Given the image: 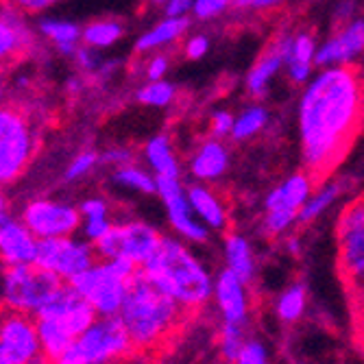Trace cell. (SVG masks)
<instances>
[{
	"instance_id": "30",
	"label": "cell",
	"mask_w": 364,
	"mask_h": 364,
	"mask_svg": "<svg viewBox=\"0 0 364 364\" xmlns=\"http://www.w3.org/2000/svg\"><path fill=\"white\" fill-rule=\"evenodd\" d=\"M341 192H343V183H332V186H327V188L318 190L312 198H308V203L301 208L299 218H296V220H299L301 225L314 220L318 214H323L329 205L334 203V198H336Z\"/></svg>"
},
{
	"instance_id": "26",
	"label": "cell",
	"mask_w": 364,
	"mask_h": 364,
	"mask_svg": "<svg viewBox=\"0 0 364 364\" xmlns=\"http://www.w3.org/2000/svg\"><path fill=\"white\" fill-rule=\"evenodd\" d=\"M146 157L159 177H179V166L173 157V149L166 136H157L146 144Z\"/></svg>"
},
{
	"instance_id": "54",
	"label": "cell",
	"mask_w": 364,
	"mask_h": 364,
	"mask_svg": "<svg viewBox=\"0 0 364 364\" xmlns=\"http://www.w3.org/2000/svg\"><path fill=\"white\" fill-rule=\"evenodd\" d=\"M153 3H161V0H153Z\"/></svg>"
},
{
	"instance_id": "55",
	"label": "cell",
	"mask_w": 364,
	"mask_h": 364,
	"mask_svg": "<svg viewBox=\"0 0 364 364\" xmlns=\"http://www.w3.org/2000/svg\"><path fill=\"white\" fill-rule=\"evenodd\" d=\"M0 3H3V0H0Z\"/></svg>"
},
{
	"instance_id": "28",
	"label": "cell",
	"mask_w": 364,
	"mask_h": 364,
	"mask_svg": "<svg viewBox=\"0 0 364 364\" xmlns=\"http://www.w3.org/2000/svg\"><path fill=\"white\" fill-rule=\"evenodd\" d=\"M306 304H308V294L306 288L301 284H294L288 290L282 292L279 301H277V316L284 323H294L299 321L306 312Z\"/></svg>"
},
{
	"instance_id": "38",
	"label": "cell",
	"mask_w": 364,
	"mask_h": 364,
	"mask_svg": "<svg viewBox=\"0 0 364 364\" xmlns=\"http://www.w3.org/2000/svg\"><path fill=\"white\" fill-rule=\"evenodd\" d=\"M234 364H269L267 349H264V345L257 341H247V345L242 347V351Z\"/></svg>"
},
{
	"instance_id": "50",
	"label": "cell",
	"mask_w": 364,
	"mask_h": 364,
	"mask_svg": "<svg viewBox=\"0 0 364 364\" xmlns=\"http://www.w3.org/2000/svg\"><path fill=\"white\" fill-rule=\"evenodd\" d=\"M282 3H284V0H253L251 7H255V9H275Z\"/></svg>"
},
{
	"instance_id": "45",
	"label": "cell",
	"mask_w": 364,
	"mask_h": 364,
	"mask_svg": "<svg viewBox=\"0 0 364 364\" xmlns=\"http://www.w3.org/2000/svg\"><path fill=\"white\" fill-rule=\"evenodd\" d=\"M353 312V341L358 349L364 353V312L362 310H351Z\"/></svg>"
},
{
	"instance_id": "44",
	"label": "cell",
	"mask_w": 364,
	"mask_h": 364,
	"mask_svg": "<svg viewBox=\"0 0 364 364\" xmlns=\"http://www.w3.org/2000/svg\"><path fill=\"white\" fill-rule=\"evenodd\" d=\"M166 65H168V59L166 57H153L151 61H149V65H146V77L151 79V81H159L161 79V75H164V70H166Z\"/></svg>"
},
{
	"instance_id": "27",
	"label": "cell",
	"mask_w": 364,
	"mask_h": 364,
	"mask_svg": "<svg viewBox=\"0 0 364 364\" xmlns=\"http://www.w3.org/2000/svg\"><path fill=\"white\" fill-rule=\"evenodd\" d=\"M122 36V26L116 20H94L83 28V44L90 48H107L118 42Z\"/></svg>"
},
{
	"instance_id": "40",
	"label": "cell",
	"mask_w": 364,
	"mask_h": 364,
	"mask_svg": "<svg viewBox=\"0 0 364 364\" xmlns=\"http://www.w3.org/2000/svg\"><path fill=\"white\" fill-rule=\"evenodd\" d=\"M7 3H11L26 16H36V14H42L46 9L55 7L59 0H7Z\"/></svg>"
},
{
	"instance_id": "21",
	"label": "cell",
	"mask_w": 364,
	"mask_h": 364,
	"mask_svg": "<svg viewBox=\"0 0 364 364\" xmlns=\"http://www.w3.org/2000/svg\"><path fill=\"white\" fill-rule=\"evenodd\" d=\"M40 36L55 44V48L63 55H75L79 50V42L83 31L68 22V20H42L40 22Z\"/></svg>"
},
{
	"instance_id": "3",
	"label": "cell",
	"mask_w": 364,
	"mask_h": 364,
	"mask_svg": "<svg viewBox=\"0 0 364 364\" xmlns=\"http://www.w3.org/2000/svg\"><path fill=\"white\" fill-rule=\"evenodd\" d=\"M161 292L173 296L190 312H198L214 294V282L205 267L183 245L164 238L157 253L140 269Z\"/></svg>"
},
{
	"instance_id": "35",
	"label": "cell",
	"mask_w": 364,
	"mask_h": 364,
	"mask_svg": "<svg viewBox=\"0 0 364 364\" xmlns=\"http://www.w3.org/2000/svg\"><path fill=\"white\" fill-rule=\"evenodd\" d=\"M264 120H267V114H264V109H259V107L249 109L247 114H242V118L238 122H234V138L236 140H245V138L253 136L255 131L264 124Z\"/></svg>"
},
{
	"instance_id": "49",
	"label": "cell",
	"mask_w": 364,
	"mask_h": 364,
	"mask_svg": "<svg viewBox=\"0 0 364 364\" xmlns=\"http://www.w3.org/2000/svg\"><path fill=\"white\" fill-rule=\"evenodd\" d=\"M7 92H9V83H7V73L5 68H0V105L7 101Z\"/></svg>"
},
{
	"instance_id": "43",
	"label": "cell",
	"mask_w": 364,
	"mask_h": 364,
	"mask_svg": "<svg viewBox=\"0 0 364 364\" xmlns=\"http://www.w3.org/2000/svg\"><path fill=\"white\" fill-rule=\"evenodd\" d=\"M229 129H234V120H231L229 114L218 112V114L212 118V134H214V136H225Z\"/></svg>"
},
{
	"instance_id": "47",
	"label": "cell",
	"mask_w": 364,
	"mask_h": 364,
	"mask_svg": "<svg viewBox=\"0 0 364 364\" xmlns=\"http://www.w3.org/2000/svg\"><path fill=\"white\" fill-rule=\"evenodd\" d=\"M190 5H192V0H171L166 14H168V18H179L181 14H186L190 9Z\"/></svg>"
},
{
	"instance_id": "42",
	"label": "cell",
	"mask_w": 364,
	"mask_h": 364,
	"mask_svg": "<svg viewBox=\"0 0 364 364\" xmlns=\"http://www.w3.org/2000/svg\"><path fill=\"white\" fill-rule=\"evenodd\" d=\"M75 59H77V63L81 65L83 70H87V73H92V70H96V65H98V55H96V48H90V46H79V50L75 53Z\"/></svg>"
},
{
	"instance_id": "36",
	"label": "cell",
	"mask_w": 364,
	"mask_h": 364,
	"mask_svg": "<svg viewBox=\"0 0 364 364\" xmlns=\"http://www.w3.org/2000/svg\"><path fill=\"white\" fill-rule=\"evenodd\" d=\"M296 218H299V212L294 210H269L267 220H264V231L269 236H277L284 229H288Z\"/></svg>"
},
{
	"instance_id": "2",
	"label": "cell",
	"mask_w": 364,
	"mask_h": 364,
	"mask_svg": "<svg viewBox=\"0 0 364 364\" xmlns=\"http://www.w3.org/2000/svg\"><path fill=\"white\" fill-rule=\"evenodd\" d=\"M192 316L194 312L153 286L142 271L131 282L118 314L136 353L151 358L171 349Z\"/></svg>"
},
{
	"instance_id": "9",
	"label": "cell",
	"mask_w": 364,
	"mask_h": 364,
	"mask_svg": "<svg viewBox=\"0 0 364 364\" xmlns=\"http://www.w3.org/2000/svg\"><path fill=\"white\" fill-rule=\"evenodd\" d=\"M70 286L92 306L98 316H118L131 282L122 279L109 267V262L98 259L94 267L75 277Z\"/></svg>"
},
{
	"instance_id": "31",
	"label": "cell",
	"mask_w": 364,
	"mask_h": 364,
	"mask_svg": "<svg viewBox=\"0 0 364 364\" xmlns=\"http://www.w3.org/2000/svg\"><path fill=\"white\" fill-rule=\"evenodd\" d=\"M314 53V42L310 36H299L294 42V50L290 57V75L294 81H304L310 73V61Z\"/></svg>"
},
{
	"instance_id": "29",
	"label": "cell",
	"mask_w": 364,
	"mask_h": 364,
	"mask_svg": "<svg viewBox=\"0 0 364 364\" xmlns=\"http://www.w3.org/2000/svg\"><path fill=\"white\" fill-rule=\"evenodd\" d=\"M247 345L245 341V325H234V323H225L218 332V349L223 353L225 360L229 362H236L242 347Z\"/></svg>"
},
{
	"instance_id": "4",
	"label": "cell",
	"mask_w": 364,
	"mask_h": 364,
	"mask_svg": "<svg viewBox=\"0 0 364 364\" xmlns=\"http://www.w3.org/2000/svg\"><path fill=\"white\" fill-rule=\"evenodd\" d=\"M96 318L98 314L83 296L70 284H63L53 301L36 316L44 355L53 362L61 358Z\"/></svg>"
},
{
	"instance_id": "22",
	"label": "cell",
	"mask_w": 364,
	"mask_h": 364,
	"mask_svg": "<svg viewBox=\"0 0 364 364\" xmlns=\"http://www.w3.org/2000/svg\"><path fill=\"white\" fill-rule=\"evenodd\" d=\"M225 255H227V269H231L245 284H249L253 279V273H255V262H253V253H251L249 242L236 234L227 236Z\"/></svg>"
},
{
	"instance_id": "25",
	"label": "cell",
	"mask_w": 364,
	"mask_h": 364,
	"mask_svg": "<svg viewBox=\"0 0 364 364\" xmlns=\"http://www.w3.org/2000/svg\"><path fill=\"white\" fill-rule=\"evenodd\" d=\"M186 28H188V20L186 18H168V20H164L161 24H157L155 28H151L146 33V36H142L138 40L136 50L144 53V50H151V48L168 44V42L177 40L179 36H183Z\"/></svg>"
},
{
	"instance_id": "53",
	"label": "cell",
	"mask_w": 364,
	"mask_h": 364,
	"mask_svg": "<svg viewBox=\"0 0 364 364\" xmlns=\"http://www.w3.org/2000/svg\"><path fill=\"white\" fill-rule=\"evenodd\" d=\"M229 5L236 7V9H245V7H251L253 5V0H229Z\"/></svg>"
},
{
	"instance_id": "37",
	"label": "cell",
	"mask_w": 364,
	"mask_h": 364,
	"mask_svg": "<svg viewBox=\"0 0 364 364\" xmlns=\"http://www.w3.org/2000/svg\"><path fill=\"white\" fill-rule=\"evenodd\" d=\"M114 227L112 218L109 216H98V218H83L81 223V231H83V236L87 242L96 245L98 240H101L107 231Z\"/></svg>"
},
{
	"instance_id": "7",
	"label": "cell",
	"mask_w": 364,
	"mask_h": 364,
	"mask_svg": "<svg viewBox=\"0 0 364 364\" xmlns=\"http://www.w3.org/2000/svg\"><path fill=\"white\" fill-rule=\"evenodd\" d=\"M127 329L118 316H98L53 364H114L134 355Z\"/></svg>"
},
{
	"instance_id": "16",
	"label": "cell",
	"mask_w": 364,
	"mask_h": 364,
	"mask_svg": "<svg viewBox=\"0 0 364 364\" xmlns=\"http://www.w3.org/2000/svg\"><path fill=\"white\" fill-rule=\"evenodd\" d=\"M157 179V192L161 194L164 203L168 208V216H171V223L173 227L179 231L181 236H186L188 240H194V242H203L208 238V229L192 218L190 214V201L186 198L181 186L177 179L173 177H155Z\"/></svg>"
},
{
	"instance_id": "51",
	"label": "cell",
	"mask_w": 364,
	"mask_h": 364,
	"mask_svg": "<svg viewBox=\"0 0 364 364\" xmlns=\"http://www.w3.org/2000/svg\"><path fill=\"white\" fill-rule=\"evenodd\" d=\"M351 296V310H362L364 312V292L349 294Z\"/></svg>"
},
{
	"instance_id": "11",
	"label": "cell",
	"mask_w": 364,
	"mask_h": 364,
	"mask_svg": "<svg viewBox=\"0 0 364 364\" xmlns=\"http://www.w3.org/2000/svg\"><path fill=\"white\" fill-rule=\"evenodd\" d=\"M20 220L40 240L75 236L83 223L79 208L57 198H31L20 212Z\"/></svg>"
},
{
	"instance_id": "14",
	"label": "cell",
	"mask_w": 364,
	"mask_h": 364,
	"mask_svg": "<svg viewBox=\"0 0 364 364\" xmlns=\"http://www.w3.org/2000/svg\"><path fill=\"white\" fill-rule=\"evenodd\" d=\"M26 14L7 0L0 3V68H9L38 46L33 28L26 24Z\"/></svg>"
},
{
	"instance_id": "48",
	"label": "cell",
	"mask_w": 364,
	"mask_h": 364,
	"mask_svg": "<svg viewBox=\"0 0 364 364\" xmlns=\"http://www.w3.org/2000/svg\"><path fill=\"white\" fill-rule=\"evenodd\" d=\"M103 159L109 161V164H120V166H127V161H129V151H120V149L107 151V153L103 155Z\"/></svg>"
},
{
	"instance_id": "19",
	"label": "cell",
	"mask_w": 364,
	"mask_h": 364,
	"mask_svg": "<svg viewBox=\"0 0 364 364\" xmlns=\"http://www.w3.org/2000/svg\"><path fill=\"white\" fill-rule=\"evenodd\" d=\"M362 48H364V22L358 20L321 48V53L316 55V63L327 65V63H336V61H347Z\"/></svg>"
},
{
	"instance_id": "52",
	"label": "cell",
	"mask_w": 364,
	"mask_h": 364,
	"mask_svg": "<svg viewBox=\"0 0 364 364\" xmlns=\"http://www.w3.org/2000/svg\"><path fill=\"white\" fill-rule=\"evenodd\" d=\"M7 208H9V201H7V194L5 190L0 188V220H3L7 216Z\"/></svg>"
},
{
	"instance_id": "46",
	"label": "cell",
	"mask_w": 364,
	"mask_h": 364,
	"mask_svg": "<svg viewBox=\"0 0 364 364\" xmlns=\"http://www.w3.org/2000/svg\"><path fill=\"white\" fill-rule=\"evenodd\" d=\"M208 50V40L205 38H192L190 42H188V46H186V55L190 57V59H198L203 53Z\"/></svg>"
},
{
	"instance_id": "8",
	"label": "cell",
	"mask_w": 364,
	"mask_h": 364,
	"mask_svg": "<svg viewBox=\"0 0 364 364\" xmlns=\"http://www.w3.org/2000/svg\"><path fill=\"white\" fill-rule=\"evenodd\" d=\"M338 275L349 294L364 292V194L343 210L336 225Z\"/></svg>"
},
{
	"instance_id": "6",
	"label": "cell",
	"mask_w": 364,
	"mask_h": 364,
	"mask_svg": "<svg viewBox=\"0 0 364 364\" xmlns=\"http://www.w3.org/2000/svg\"><path fill=\"white\" fill-rule=\"evenodd\" d=\"M65 282L42 269L40 264L7 267L0 277V308L38 316Z\"/></svg>"
},
{
	"instance_id": "32",
	"label": "cell",
	"mask_w": 364,
	"mask_h": 364,
	"mask_svg": "<svg viewBox=\"0 0 364 364\" xmlns=\"http://www.w3.org/2000/svg\"><path fill=\"white\" fill-rule=\"evenodd\" d=\"M114 179L127 188H134L138 192H144V194H153L157 190V179H153L151 175H146L144 171L136 168V166H120L114 175Z\"/></svg>"
},
{
	"instance_id": "33",
	"label": "cell",
	"mask_w": 364,
	"mask_h": 364,
	"mask_svg": "<svg viewBox=\"0 0 364 364\" xmlns=\"http://www.w3.org/2000/svg\"><path fill=\"white\" fill-rule=\"evenodd\" d=\"M173 85L168 83H161V81H153L149 83L146 87H142L138 92V101L142 105H155V107H161V105H168L173 101Z\"/></svg>"
},
{
	"instance_id": "5",
	"label": "cell",
	"mask_w": 364,
	"mask_h": 364,
	"mask_svg": "<svg viewBox=\"0 0 364 364\" xmlns=\"http://www.w3.org/2000/svg\"><path fill=\"white\" fill-rule=\"evenodd\" d=\"M40 142L33 112L16 101L0 105V188L14 186L26 175L40 151Z\"/></svg>"
},
{
	"instance_id": "17",
	"label": "cell",
	"mask_w": 364,
	"mask_h": 364,
	"mask_svg": "<svg viewBox=\"0 0 364 364\" xmlns=\"http://www.w3.org/2000/svg\"><path fill=\"white\" fill-rule=\"evenodd\" d=\"M214 299L225 323L245 325L249 316V296L247 284L231 271L223 269L214 282Z\"/></svg>"
},
{
	"instance_id": "34",
	"label": "cell",
	"mask_w": 364,
	"mask_h": 364,
	"mask_svg": "<svg viewBox=\"0 0 364 364\" xmlns=\"http://www.w3.org/2000/svg\"><path fill=\"white\" fill-rule=\"evenodd\" d=\"M96 161H98V155L94 151H81L70 164H68V168H65L63 173V179L65 181H79L83 179L85 175H90V171L96 166Z\"/></svg>"
},
{
	"instance_id": "23",
	"label": "cell",
	"mask_w": 364,
	"mask_h": 364,
	"mask_svg": "<svg viewBox=\"0 0 364 364\" xmlns=\"http://www.w3.org/2000/svg\"><path fill=\"white\" fill-rule=\"evenodd\" d=\"M190 208L201 216L210 227H216V229H223L227 225V212L223 208V203L216 198V194L208 188H190Z\"/></svg>"
},
{
	"instance_id": "15",
	"label": "cell",
	"mask_w": 364,
	"mask_h": 364,
	"mask_svg": "<svg viewBox=\"0 0 364 364\" xmlns=\"http://www.w3.org/2000/svg\"><path fill=\"white\" fill-rule=\"evenodd\" d=\"M40 251V238L20 220L5 216L0 220V264L7 267H22L36 264Z\"/></svg>"
},
{
	"instance_id": "39",
	"label": "cell",
	"mask_w": 364,
	"mask_h": 364,
	"mask_svg": "<svg viewBox=\"0 0 364 364\" xmlns=\"http://www.w3.org/2000/svg\"><path fill=\"white\" fill-rule=\"evenodd\" d=\"M81 218H98V216H109V205L105 198H85V201L79 205Z\"/></svg>"
},
{
	"instance_id": "12",
	"label": "cell",
	"mask_w": 364,
	"mask_h": 364,
	"mask_svg": "<svg viewBox=\"0 0 364 364\" xmlns=\"http://www.w3.org/2000/svg\"><path fill=\"white\" fill-rule=\"evenodd\" d=\"M98 262L96 249L87 240H77L75 236L40 240V251L36 264L48 273L57 275L61 282L70 284L75 277L85 273Z\"/></svg>"
},
{
	"instance_id": "18",
	"label": "cell",
	"mask_w": 364,
	"mask_h": 364,
	"mask_svg": "<svg viewBox=\"0 0 364 364\" xmlns=\"http://www.w3.org/2000/svg\"><path fill=\"white\" fill-rule=\"evenodd\" d=\"M292 50H294V42L288 38V36H282V38H275L267 50L262 53V57L257 59V63L253 65V70L249 75V94L259 98L264 92H267V83L269 79L275 75V70L279 68L282 61H290L292 57Z\"/></svg>"
},
{
	"instance_id": "41",
	"label": "cell",
	"mask_w": 364,
	"mask_h": 364,
	"mask_svg": "<svg viewBox=\"0 0 364 364\" xmlns=\"http://www.w3.org/2000/svg\"><path fill=\"white\" fill-rule=\"evenodd\" d=\"M229 5V0H194V14L198 18H214L218 16L225 7Z\"/></svg>"
},
{
	"instance_id": "1",
	"label": "cell",
	"mask_w": 364,
	"mask_h": 364,
	"mask_svg": "<svg viewBox=\"0 0 364 364\" xmlns=\"http://www.w3.org/2000/svg\"><path fill=\"white\" fill-rule=\"evenodd\" d=\"M364 129V70L358 63L323 73L301 103L304 173L318 188Z\"/></svg>"
},
{
	"instance_id": "24",
	"label": "cell",
	"mask_w": 364,
	"mask_h": 364,
	"mask_svg": "<svg viewBox=\"0 0 364 364\" xmlns=\"http://www.w3.org/2000/svg\"><path fill=\"white\" fill-rule=\"evenodd\" d=\"M225 168H227V151L218 142L203 144L192 161V173L201 179H216Z\"/></svg>"
},
{
	"instance_id": "20",
	"label": "cell",
	"mask_w": 364,
	"mask_h": 364,
	"mask_svg": "<svg viewBox=\"0 0 364 364\" xmlns=\"http://www.w3.org/2000/svg\"><path fill=\"white\" fill-rule=\"evenodd\" d=\"M310 192H314V186L306 173H299L290 177L284 186H279L271 196L267 198V210H294L301 212V208L308 203Z\"/></svg>"
},
{
	"instance_id": "10",
	"label": "cell",
	"mask_w": 364,
	"mask_h": 364,
	"mask_svg": "<svg viewBox=\"0 0 364 364\" xmlns=\"http://www.w3.org/2000/svg\"><path fill=\"white\" fill-rule=\"evenodd\" d=\"M164 238L157 234L153 227L140 220L120 223L107 231V234L94 245L98 259H114V257H129L138 267L144 264L157 253Z\"/></svg>"
},
{
	"instance_id": "13",
	"label": "cell",
	"mask_w": 364,
	"mask_h": 364,
	"mask_svg": "<svg viewBox=\"0 0 364 364\" xmlns=\"http://www.w3.org/2000/svg\"><path fill=\"white\" fill-rule=\"evenodd\" d=\"M42 355L36 316L0 308V364H33Z\"/></svg>"
}]
</instances>
